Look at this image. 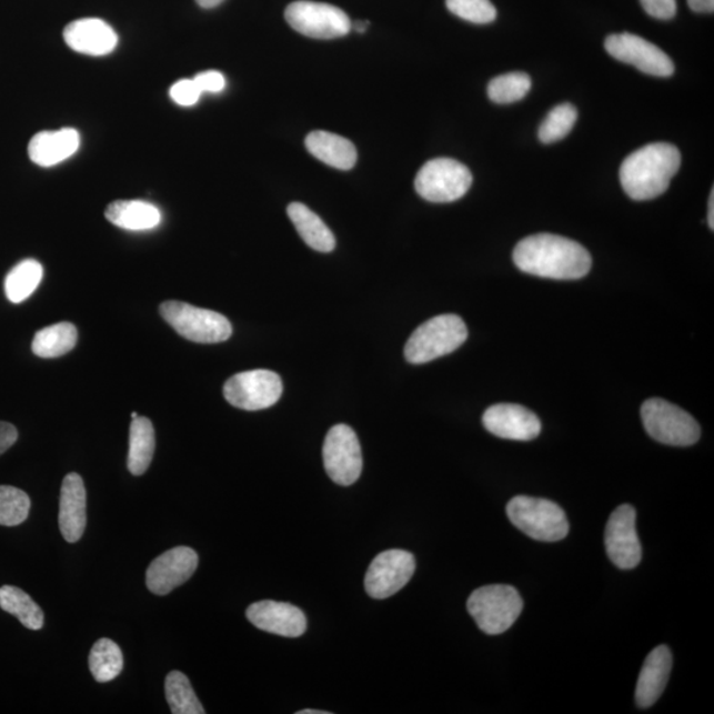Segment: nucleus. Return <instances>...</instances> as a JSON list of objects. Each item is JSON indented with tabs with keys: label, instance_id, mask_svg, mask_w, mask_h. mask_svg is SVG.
<instances>
[{
	"label": "nucleus",
	"instance_id": "c03bdc74",
	"mask_svg": "<svg viewBox=\"0 0 714 714\" xmlns=\"http://www.w3.org/2000/svg\"><path fill=\"white\" fill-rule=\"evenodd\" d=\"M137 418H138V414H137L135 412H134V413H131V419H133V420H134V419H137Z\"/></svg>",
	"mask_w": 714,
	"mask_h": 714
},
{
	"label": "nucleus",
	"instance_id": "ddd939ff",
	"mask_svg": "<svg viewBox=\"0 0 714 714\" xmlns=\"http://www.w3.org/2000/svg\"><path fill=\"white\" fill-rule=\"evenodd\" d=\"M414 571L412 553L402 550L380 553L366 571L365 591L374 600L390 599L411 581Z\"/></svg>",
	"mask_w": 714,
	"mask_h": 714
},
{
	"label": "nucleus",
	"instance_id": "20e7f679",
	"mask_svg": "<svg viewBox=\"0 0 714 714\" xmlns=\"http://www.w3.org/2000/svg\"><path fill=\"white\" fill-rule=\"evenodd\" d=\"M511 523L537 542L556 543L570 533L563 509L546 499L515 496L507 505Z\"/></svg>",
	"mask_w": 714,
	"mask_h": 714
},
{
	"label": "nucleus",
	"instance_id": "79ce46f5",
	"mask_svg": "<svg viewBox=\"0 0 714 714\" xmlns=\"http://www.w3.org/2000/svg\"><path fill=\"white\" fill-rule=\"evenodd\" d=\"M370 22H358L355 24V30L360 33H364L366 30H369Z\"/></svg>",
	"mask_w": 714,
	"mask_h": 714
},
{
	"label": "nucleus",
	"instance_id": "412c9836",
	"mask_svg": "<svg viewBox=\"0 0 714 714\" xmlns=\"http://www.w3.org/2000/svg\"><path fill=\"white\" fill-rule=\"evenodd\" d=\"M672 668V654L667 646L651 651L636 684L635 698L641 708H650L662 696L668 683Z\"/></svg>",
	"mask_w": 714,
	"mask_h": 714
},
{
	"label": "nucleus",
	"instance_id": "7ed1b4c3",
	"mask_svg": "<svg viewBox=\"0 0 714 714\" xmlns=\"http://www.w3.org/2000/svg\"><path fill=\"white\" fill-rule=\"evenodd\" d=\"M463 319L445 314L429 319L413 332L405 345V359L411 364H425L446 356L467 341Z\"/></svg>",
	"mask_w": 714,
	"mask_h": 714
},
{
	"label": "nucleus",
	"instance_id": "473e14b6",
	"mask_svg": "<svg viewBox=\"0 0 714 714\" xmlns=\"http://www.w3.org/2000/svg\"><path fill=\"white\" fill-rule=\"evenodd\" d=\"M31 509L30 496L12 486H0V525L17 526L26 522Z\"/></svg>",
	"mask_w": 714,
	"mask_h": 714
},
{
	"label": "nucleus",
	"instance_id": "1a4fd4ad",
	"mask_svg": "<svg viewBox=\"0 0 714 714\" xmlns=\"http://www.w3.org/2000/svg\"><path fill=\"white\" fill-rule=\"evenodd\" d=\"M285 18L291 29L313 39L343 38L352 29L351 20L343 10L310 0L289 4Z\"/></svg>",
	"mask_w": 714,
	"mask_h": 714
},
{
	"label": "nucleus",
	"instance_id": "39448f33",
	"mask_svg": "<svg viewBox=\"0 0 714 714\" xmlns=\"http://www.w3.org/2000/svg\"><path fill=\"white\" fill-rule=\"evenodd\" d=\"M523 600L514 586L489 585L470 595L467 610L483 633L499 635L514 625L523 612Z\"/></svg>",
	"mask_w": 714,
	"mask_h": 714
},
{
	"label": "nucleus",
	"instance_id": "bb28decb",
	"mask_svg": "<svg viewBox=\"0 0 714 714\" xmlns=\"http://www.w3.org/2000/svg\"><path fill=\"white\" fill-rule=\"evenodd\" d=\"M0 609L22 623L27 628L38 631L44 626V613L29 594L17 586L0 587Z\"/></svg>",
	"mask_w": 714,
	"mask_h": 714
},
{
	"label": "nucleus",
	"instance_id": "f257e3e1",
	"mask_svg": "<svg viewBox=\"0 0 714 714\" xmlns=\"http://www.w3.org/2000/svg\"><path fill=\"white\" fill-rule=\"evenodd\" d=\"M515 265L542 279L581 280L591 272L592 255L577 241L551 233L530 235L514 251Z\"/></svg>",
	"mask_w": 714,
	"mask_h": 714
},
{
	"label": "nucleus",
	"instance_id": "a19ab883",
	"mask_svg": "<svg viewBox=\"0 0 714 714\" xmlns=\"http://www.w3.org/2000/svg\"><path fill=\"white\" fill-rule=\"evenodd\" d=\"M201 9H214V7L220 6L224 0H197Z\"/></svg>",
	"mask_w": 714,
	"mask_h": 714
},
{
	"label": "nucleus",
	"instance_id": "4468645a",
	"mask_svg": "<svg viewBox=\"0 0 714 714\" xmlns=\"http://www.w3.org/2000/svg\"><path fill=\"white\" fill-rule=\"evenodd\" d=\"M605 544L609 559L620 570H634L640 565L642 545L636 535V512L633 505H620L610 516Z\"/></svg>",
	"mask_w": 714,
	"mask_h": 714
},
{
	"label": "nucleus",
	"instance_id": "f3484780",
	"mask_svg": "<svg viewBox=\"0 0 714 714\" xmlns=\"http://www.w3.org/2000/svg\"><path fill=\"white\" fill-rule=\"evenodd\" d=\"M247 619L267 633L285 637L301 636L308 630L306 615L300 607L286 602H255L248 607Z\"/></svg>",
	"mask_w": 714,
	"mask_h": 714
},
{
	"label": "nucleus",
	"instance_id": "0eeeda50",
	"mask_svg": "<svg viewBox=\"0 0 714 714\" xmlns=\"http://www.w3.org/2000/svg\"><path fill=\"white\" fill-rule=\"evenodd\" d=\"M641 413L646 432L664 445L692 446L702 435L697 421L668 401L650 399L642 405Z\"/></svg>",
	"mask_w": 714,
	"mask_h": 714
},
{
	"label": "nucleus",
	"instance_id": "c756f323",
	"mask_svg": "<svg viewBox=\"0 0 714 714\" xmlns=\"http://www.w3.org/2000/svg\"><path fill=\"white\" fill-rule=\"evenodd\" d=\"M165 697L173 714H204L195 691L182 672L172 671L165 677Z\"/></svg>",
	"mask_w": 714,
	"mask_h": 714
},
{
	"label": "nucleus",
	"instance_id": "393cba45",
	"mask_svg": "<svg viewBox=\"0 0 714 714\" xmlns=\"http://www.w3.org/2000/svg\"><path fill=\"white\" fill-rule=\"evenodd\" d=\"M155 453V430L149 419L140 418L131 422L128 467L135 476L143 475L150 467Z\"/></svg>",
	"mask_w": 714,
	"mask_h": 714
},
{
	"label": "nucleus",
	"instance_id": "ea45409f",
	"mask_svg": "<svg viewBox=\"0 0 714 714\" xmlns=\"http://www.w3.org/2000/svg\"><path fill=\"white\" fill-rule=\"evenodd\" d=\"M708 225L714 229V190L711 192L710 203H708Z\"/></svg>",
	"mask_w": 714,
	"mask_h": 714
},
{
	"label": "nucleus",
	"instance_id": "cd10ccee",
	"mask_svg": "<svg viewBox=\"0 0 714 714\" xmlns=\"http://www.w3.org/2000/svg\"><path fill=\"white\" fill-rule=\"evenodd\" d=\"M43 267L37 260H24L7 274L4 291L11 303H22L34 293L43 280Z\"/></svg>",
	"mask_w": 714,
	"mask_h": 714
},
{
	"label": "nucleus",
	"instance_id": "37998d69",
	"mask_svg": "<svg viewBox=\"0 0 714 714\" xmlns=\"http://www.w3.org/2000/svg\"><path fill=\"white\" fill-rule=\"evenodd\" d=\"M296 714H330V712L315 711V710H303V711L296 712Z\"/></svg>",
	"mask_w": 714,
	"mask_h": 714
},
{
	"label": "nucleus",
	"instance_id": "423d86ee",
	"mask_svg": "<svg viewBox=\"0 0 714 714\" xmlns=\"http://www.w3.org/2000/svg\"><path fill=\"white\" fill-rule=\"evenodd\" d=\"M159 313L180 336L187 341L213 344L232 336V324L217 311L199 309L190 303L169 301L161 304Z\"/></svg>",
	"mask_w": 714,
	"mask_h": 714
},
{
	"label": "nucleus",
	"instance_id": "e433bc0d",
	"mask_svg": "<svg viewBox=\"0 0 714 714\" xmlns=\"http://www.w3.org/2000/svg\"><path fill=\"white\" fill-rule=\"evenodd\" d=\"M193 81L197 82L201 93H220L227 86L224 76L217 71L199 73Z\"/></svg>",
	"mask_w": 714,
	"mask_h": 714
},
{
	"label": "nucleus",
	"instance_id": "58836bf2",
	"mask_svg": "<svg viewBox=\"0 0 714 714\" xmlns=\"http://www.w3.org/2000/svg\"><path fill=\"white\" fill-rule=\"evenodd\" d=\"M692 11L708 13L714 11V0H688Z\"/></svg>",
	"mask_w": 714,
	"mask_h": 714
},
{
	"label": "nucleus",
	"instance_id": "a878e982",
	"mask_svg": "<svg viewBox=\"0 0 714 714\" xmlns=\"http://www.w3.org/2000/svg\"><path fill=\"white\" fill-rule=\"evenodd\" d=\"M78 338V329L72 323L48 325L34 334L32 352L43 359L60 358L74 349Z\"/></svg>",
	"mask_w": 714,
	"mask_h": 714
},
{
	"label": "nucleus",
	"instance_id": "4c0bfd02",
	"mask_svg": "<svg viewBox=\"0 0 714 714\" xmlns=\"http://www.w3.org/2000/svg\"><path fill=\"white\" fill-rule=\"evenodd\" d=\"M18 430L9 422L0 421V455L4 454L7 450L16 445L18 441Z\"/></svg>",
	"mask_w": 714,
	"mask_h": 714
},
{
	"label": "nucleus",
	"instance_id": "b1692460",
	"mask_svg": "<svg viewBox=\"0 0 714 714\" xmlns=\"http://www.w3.org/2000/svg\"><path fill=\"white\" fill-rule=\"evenodd\" d=\"M288 214L302 240L311 249L322 253L334 251L336 245L334 233L309 207L302 203H291L288 207Z\"/></svg>",
	"mask_w": 714,
	"mask_h": 714
},
{
	"label": "nucleus",
	"instance_id": "9d476101",
	"mask_svg": "<svg viewBox=\"0 0 714 714\" xmlns=\"http://www.w3.org/2000/svg\"><path fill=\"white\" fill-rule=\"evenodd\" d=\"M280 374L268 370H254L234 374L224 385L229 404L242 411H263L273 406L282 396Z\"/></svg>",
	"mask_w": 714,
	"mask_h": 714
},
{
	"label": "nucleus",
	"instance_id": "aec40b11",
	"mask_svg": "<svg viewBox=\"0 0 714 714\" xmlns=\"http://www.w3.org/2000/svg\"><path fill=\"white\" fill-rule=\"evenodd\" d=\"M80 143V133L74 129L40 131L29 144V155L40 168H53L73 157Z\"/></svg>",
	"mask_w": 714,
	"mask_h": 714
},
{
	"label": "nucleus",
	"instance_id": "a211bd4d",
	"mask_svg": "<svg viewBox=\"0 0 714 714\" xmlns=\"http://www.w3.org/2000/svg\"><path fill=\"white\" fill-rule=\"evenodd\" d=\"M59 524L68 543H78L87 529V490L79 474L64 477L60 494Z\"/></svg>",
	"mask_w": 714,
	"mask_h": 714
},
{
	"label": "nucleus",
	"instance_id": "9b49d317",
	"mask_svg": "<svg viewBox=\"0 0 714 714\" xmlns=\"http://www.w3.org/2000/svg\"><path fill=\"white\" fill-rule=\"evenodd\" d=\"M325 473L339 486H351L363 471V454L358 435L349 425L330 429L323 445Z\"/></svg>",
	"mask_w": 714,
	"mask_h": 714
},
{
	"label": "nucleus",
	"instance_id": "2eb2a0df",
	"mask_svg": "<svg viewBox=\"0 0 714 714\" xmlns=\"http://www.w3.org/2000/svg\"><path fill=\"white\" fill-rule=\"evenodd\" d=\"M199 565L198 553L189 546H177L157 557L145 573V585L157 595H168L189 581Z\"/></svg>",
	"mask_w": 714,
	"mask_h": 714
},
{
	"label": "nucleus",
	"instance_id": "7c9ffc66",
	"mask_svg": "<svg viewBox=\"0 0 714 714\" xmlns=\"http://www.w3.org/2000/svg\"><path fill=\"white\" fill-rule=\"evenodd\" d=\"M577 118V109L572 103L565 102L553 108L539 129V140L545 144L564 140L571 133Z\"/></svg>",
	"mask_w": 714,
	"mask_h": 714
},
{
	"label": "nucleus",
	"instance_id": "6ab92c4d",
	"mask_svg": "<svg viewBox=\"0 0 714 714\" xmlns=\"http://www.w3.org/2000/svg\"><path fill=\"white\" fill-rule=\"evenodd\" d=\"M66 43L71 50L88 57H107L118 44V34L101 19L76 20L64 30Z\"/></svg>",
	"mask_w": 714,
	"mask_h": 714
},
{
	"label": "nucleus",
	"instance_id": "6e6552de",
	"mask_svg": "<svg viewBox=\"0 0 714 714\" xmlns=\"http://www.w3.org/2000/svg\"><path fill=\"white\" fill-rule=\"evenodd\" d=\"M471 184L473 175L466 165L450 158L424 164L414 182L419 195L432 203H453L466 195Z\"/></svg>",
	"mask_w": 714,
	"mask_h": 714
},
{
	"label": "nucleus",
	"instance_id": "f03ea898",
	"mask_svg": "<svg viewBox=\"0 0 714 714\" xmlns=\"http://www.w3.org/2000/svg\"><path fill=\"white\" fill-rule=\"evenodd\" d=\"M682 155L671 143H650L623 161L620 179L623 191L637 201L656 199L668 190L681 169Z\"/></svg>",
	"mask_w": 714,
	"mask_h": 714
},
{
	"label": "nucleus",
	"instance_id": "72a5a7b5",
	"mask_svg": "<svg viewBox=\"0 0 714 714\" xmlns=\"http://www.w3.org/2000/svg\"><path fill=\"white\" fill-rule=\"evenodd\" d=\"M450 12L474 24H489L496 19L495 6L490 0H446Z\"/></svg>",
	"mask_w": 714,
	"mask_h": 714
},
{
	"label": "nucleus",
	"instance_id": "c85d7f7f",
	"mask_svg": "<svg viewBox=\"0 0 714 714\" xmlns=\"http://www.w3.org/2000/svg\"><path fill=\"white\" fill-rule=\"evenodd\" d=\"M89 668L95 682L114 681L123 670V655L120 646L108 637L97 641L89 654Z\"/></svg>",
	"mask_w": 714,
	"mask_h": 714
},
{
	"label": "nucleus",
	"instance_id": "5701e85b",
	"mask_svg": "<svg viewBox=\"0 0 714 714\" xmlns=\"http://www.w3.org/2000/svg\"><path fill=\"white\" fill-rule=\"evenodd\" d=\"M109 223L127 231H150L161 224L162 213L154 204L143 200H118L105 211Z\"/></svg>",
	"mask_w": 714,
	"mask_h": 714
},
{
	"label": "nucleus",
	"instance_id": "4be33fe9",
	"mask_svg": "<svg viewBox=\"0 0 714 714\" xmlns=\"http://www.w3.org/2000/svg\"><path fill=\"white\" fill-rule=\"evenodd\" d=\"M306 148L311 155L338 170H351L358 161L355 145L346 138L329 131L310 133L306 138Z\"/></svg>",
	"mask_w": 714,
	"mask_h": 714
},
{
	"label": "nucleus",
	"instance_id": "f8f14e48",
	"mask_svg": "<svg viewBox=\"0 0 714 714\" xmlns=\"http://www.w3.org/2000/svg\"><path fill=\"white\" fill-rule=\"evenodd\" d=\"M610 57L634 66L641 72L655 78H671L675 73V64L661 48L650 43L637 34L623 32L610 34L605 41Z\"/></svg>",
	"mask_w": 714,
	"mask_h": 714
},
{
	"label": "nucleus",
	"instance_id": "f704fd0d",
	"mask_svg": "<svg viewBox=\"0 0 714 714\" xmlns=\"http://www.w3.org/2000/svg\"><path fill=\"white\" fill-rule=\"evenodd\" d=\"M170 95L180 107H193L199 102L201 92L195 81L180 80L171 87Z\"/></svg>",
	"mask_w": 714,
	"mask_h": 714
},
{
	"label": "nucleus",
	"instance_id": "c9c22d12",
	"mask_svg": "<svg viewBox=\"0 0 714 714\" xmlns=\"http://www.w3.org/2000/svg\"><path fill=\"white\" fill-rule=\"evenodd\" d=\"M641 3L644 11L653 18L668 20L676 16V0H641Z\"/></svg>",
	"mask_w": 714,
	"mask_h": 714
},
{
	"label": "nucleus",
	"instance_id": "dca6fc26",
	"mask_svg": "<svg viewBox=\"0 0 714 714\" xmlns=\"http://www.w3.org/2000/svg\"><path fill=\"white\" fill-rule=\"evenodd\" d=\"M483 425L499 439L532 441L542 432L537 415L522 405L497 404L483 414Z\"/></svg>",
	"mask_w": 714,
	"mask_h": 714
},
{
	"label": "nucleus",
	"instance_id": "2f4dec72",
	"mask_svg": "<svg viewBox=\"0 0 714 714\" xmlns=\"http://www.w3.org/2000/svg\"><path fill=\"white\" fill-rule=\"evenodd\" d=\"M532 81L529 74L511 72L497 76L489 84V97L496 103H514L523 100L530 93Z\"/></svg>",
	"mask_w": 714,
	"mask_h": 714
}]
</instances>
